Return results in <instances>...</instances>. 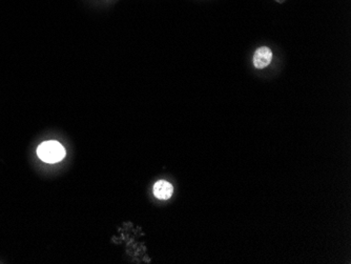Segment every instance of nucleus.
Returning a JSON list of instances; mask_svg holds the SVG:
<instances>
[{
	"mask_svg": "<svg viewBox=\"0 0 351 264\" xmlns=\"http://www.w3.org/2000/svg\"><path fill=\"white\" fill-rule=\"evenodd\" d=\"M173 191L172 185L165 181V180H159L155 183L154 185V195L161 200H167L171 197Z\"/></svg>",
	"mask_w": 351,
	"mask_h": 264,
	"instance_id": "3",
	"label": "nucleus"
},
{
	"mask_svg": "<svg viewBox=\"0 0 351 264\" xmlns=\"http://www.w3.org/2000/svg\"><path fill=\"white\" fill-rule=\"evenodd\" d=\"M65 149L58 141L42 142L37 149V155L40 159L46 163H56L61 161L65 157Z\"/></svg>",
	"mask_w": 351,
	"mask_h": 264,
	"instance_id": "1",
	"label": "nucleus"
},
{
	"mask_svg": "<svg viewBox=\"0 0 351 264\" xmlns=\"http://www.w3.org/2000/svg\"><path fill=\"white\" fill-rule=\"evenodd\" d=\"M272 59V52L267 46L258 49L254 55V65L257 68H264L268 66Z\"/></svg>",
	"mask_w": 351,
	"mask_h": 264,
	"instance_id": "2",
	"label": "nucleus"
}]
</instances>
